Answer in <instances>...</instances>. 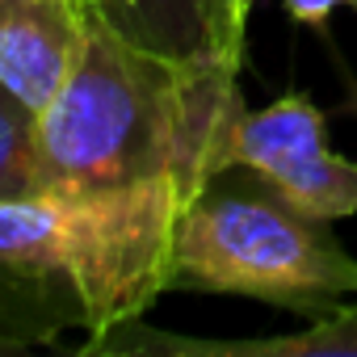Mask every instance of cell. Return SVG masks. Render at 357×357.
Wrapping results in <instances>:
<instances>
[{
  "label": "cell",
  "mask_w": 357,
  "mask_h": 357,
  "mask_svg": "<svg viewBox=\"0 0 357 357\" xmlns=\"http://www.w3.org/2000/svg\"><path fill=\"white\" fill-rule=\"evenodd\" d=\"M282 9L298 26H324L336 9H353L357 13V0H282Z\"/></svg>",
  "instance_id": "10"
},
{
  "label": "cell",
  "mask_w": 357,
  "mask_h": 357,
  "mask_svg": "<svg viewBox=\"0 0 357 357\" xmlns=\"http://www.w3.org/2000/svg\"><path fill=\"white\" fill-rule=\"evenodd\" d=\"M93 9L109 26H118L126 38L151 51H164L176 59L215 55L202 0H93Z\"/></svg>",
  "instance_id": "7"
},
{
  "label": "cell",
  "mask_w": 357,
  "mask_h": 357,
  "mask_svg": "<svg viewBox=\"0 0 357 357\" xmlns=\"http://www.w3.org/2000/svg\"><path fill=\"white\" fill-rule=\"evenodd\" d=\"M236 63L176 59L126 38L93 9L89 43L38 114L43 194L181 181L227 172V139L248 109Z\"/></svg>",
  "instance_id": "1"
},
{
  "label": "cell",
  "mask_w": 357,
  "mask_h": 357,
  "mask_svg": "<svg viewBox=\"0 0 357 357\" xmlns=\"http://www.w3.org/2000/svg\"><path fill=\"white\" fill-rule=\"evenodd\" d=\"M206 5V30L211 47L219 59L244 68V43H248V17H252V0H202Z\"/></svg>",
  "instance_id": "9"
},
{
  "label": "cell",
  "mask_w": 357,
  "mask_h": 357,
  "mask_svg": "<svg viewBox=\"0 0 357 357\" xmlns=\"http://www.w3.org/2000/svg\"><path fill=\"white\" fill-rule=\"evenodd\" d=\"M130 349H160V353H194V357H357V303H340L315 324L286 332V336H257V340H190V336H143Z\"/></svg>",
  "instance_id": "6"
},
{
  "label": "cell",
  "mask_w": 357,
  "mask_h": 357,
  "mask_svg": "<svg viewBox=\"0 0 357 357\" xmlns=\"http://www.w3.org/2000/svg\"><path fill=\"white\" fill-rule=\"evenodd\" d=\"M227 168H252L315 219L336 223L357 215V160L332 151L328 114L303 93L244 109L227 139Z\"/></svg>",
  "instance_id": "4"
},
{
  "label": "cell",
  "mask_w": 357,
  "mask_h": 357,
  "mask_svg": "<svg viewBox=\"0 0 357 357\" xmlns=\"http://www.w3.org/2000/svg\"><path fill=\"white\" fill-rule=\"evenodd\" d=\"M93 26V0H0V80L47 105L76 68Z\"/></svg>",
  "instance_id": "5"
},
{
  "label": "cell",
  "mask_w": 357,
  "mask_h": 357,
  "mask_svg": "<svg viewBox=\"0 0 357 357\" xmlns=\"http://www.w3.org/2000/svg\"><path fill=\"white\" fill-rule=\"evenodd\" d=\"M38 105L0 80V198L43 194L38 164Z\"/></svg>",
  "instance_id": "8"
},
{
  "label": "cell",
  "mask_w": 357,
  "mask_h": 357,
  "mask_svg": "<svg viewBox=\"0 0 357 357\" xmlns=\"http://www.w3.org/2000/svg\"><path fill=\"white\" fill-rule=\"evenodd\" d=\"M176 282L324 315L357 298V257L328 219L286 202L252 168H227L198 190L181 219Z\"/></svg>",
  "instance_id": "3"
},
{
  "label": "cell",
  "mask_w": 357,
  "mask_h": 357,
  "mask_svg": "<svg viewBox=\"0 0 357 357\" xmlns=\"http://www.w3.org/2000/svg\"><path fill=\"white\" fill-rule=\"evenodd\" d=\"M194 198L181 181L0 198V269L68 278L105 340L176 286V236Z\"/></svg>",
  "instance_id": "2"
},
{
  "label": "cell",
  "mask_w": 357,
  "mask_h": 357,
  "mask_svg": "<svg viewBox=\"0 0 357 357\" xmlns=\"http://www.w3.org/2000/svg\"><path fill=\"white\" fill-rule=\"evenodd\" d=\"M17 349H26L22 336H0V353H17Z\"/></svg>",
  "instance_id": "11"
}]
</instances>
